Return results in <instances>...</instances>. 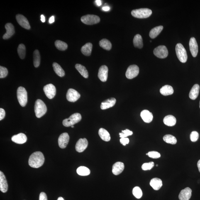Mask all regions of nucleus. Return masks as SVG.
Wrapping results in <instances>:
<instances>
[{
	"instance_id": "f257e3e1",
	"label": "nucleus",
	"mask_w": 200,
	"mask_h": 200,
	"mask_svg": "<svg viewBox=\"0 0 200 200\" xmlns=\"http://www.w3.org/2000/svg\"><path fill=\"white\" fill-rule=\"evenodd\" d=\"M45 161L43 154L40 152H36L32 154L29 159V165L35 168L41 167Z\"/></svg>"
},
{
	"instance_id": "f03ea898",
	"label": "nucleus",
	"mask_w": 200,
	"mask_h": 200,
	"mask_svg": "<svg viewBox=\"0 0 200 200\" xmlns=\"http://www.w3.org/2000/svg\"><path fill=\"white\" fill-rule=\"evenodd\" d=\"M35 112L37 118H40L45 115L47 112L46 105L40 99L37 100L35 105Z\"/></svg>"
},
{
	"instance_id": "7ed1b4c3",
	"label": "nucleus",
	"mask_w": 200,
	"mask_h": 200,
	"mask_svg": "<svg viewBox=\"0 0 200 200\" xmlns=\"http://www.w3.org/2000/svg\"><path fill=\"white\" fill-rule=\"evenodd\" d=\"M152 14V11L148 8L133 10L131 12V14L135 18L143 19L149 17Z\"/></svg>"
},
{
	"instance_id": "20e7f679",
	"label": "nucleus",
	"mask_w": 200,
	"mask_h": 200,
	"mask_svg": "<svg viewBox=\"0 0 200 200\" xmlns=\"http://www.w3.org/2000/svg\"><path fill=\"white\" fill-rule=\"evenodd\" d=\"M17 95L20 105L22 107L26 106L28 102V95L25 88L22 86L19 87L17 91Z\"/></svg>"
},
{
	"instance_id": "39448f33",
	"label": "nucleus",
	"mask_w": 200,
	"mask_h": 200,
	"mask_svg": "<svg viewBox=\"0 0 200 200\" xmlns=\"http://www.w3.org/2000/svg\"><path fill=\"white\" fill-rule=\"evenodd\" d=\"M176 54L180 61L182 63H185L187 61L188 56L185 49L182 44L178 43L175 48Z\"/></svg>"
},
{
	"instance_id": "423d86ee",
	"label": "nucleus",
	"mask_w": 200,
	"mask_h": 200,
	"mask_svg": "<svg viewBox=\"0 0 200 200\" xmlns=\"http://www.w3.org/2000/svg\"><path fill=\"white\" fill-rule=\"evenodd\" d=\"M82 119V116L79 113H75L72 114L68 118L66 119L63 121V125L65 127L72 126L78 123Z\"/></svg>"
},
{
	"instance_id": "0eeeda50",
	"label": "nucleus",
	"mask_w": 200,
	"mask_h": 200,
	"mask_svg": "<svg viewBox=\"0 0 200 200\" xmlns=\"http://www.w3.org/2000/svg\"><path fill=\"white\" fill-rule=\"evenodd\" d=\"M81 21L86 25H92L99 23L100 18L99 16L94 15H87L82 17Z\"/></svg>"
},
{
	"instance_id": "6e6552de",
	"label": "nucleus",
	"mask_w": 200,
	"mask_h": 200,
	"mask_svg": "<svg viewBox=\"0 0 200 200\" xmlns=\"http://www.w3.org/2000/svg\"><path fill=\"white\" fill-rule=\"evenodd\" d=\"M153 53L156 57L158 58L164 59L167 57L168 51L165 46L160 45L154 49Z\"/></svg>"
},
{
	"instance_id": "1a4fd4ad",
	"label": "nucleus",
	"mask_w": 200,
	"mask_h": 200,
	"mask_svg": "<svg viewBox=\"0 0 200 200\" xmlns=\"http://www.w3.org/2000/svg\"><path fill=\"white\" fill-rule=\"evenodd\" d=\"M140 69L138 66L133 65L128 67L126 72V76L128 79H133L136 77L139 73Z\"/></svg>"
},
{
	"instance_id": "9d476101",
	"label": "nucleus",
	"mask_w": 200,
	"mask_h": 200,
	"mask_svg": "<svg viewBox=\"0 0 200 200\" xmlns=\"http://www.w3.org/2000/svg\"><path fill=\"white\" fill-rule=\"evenodd\" d=\"M43 91L46 95L50 99H52L55 97L56 94L55 86L52 84H49L43 88Z\"/></svg>"
},
{
	"instance_id": "9b49d317",
	"label": "nucleus",
	"mask_w": 200,
	"mask_h": 200,
	"mask_svg": "<svg viewBox=\"0 0 200 200\" xmlns=\"http://www.w3.org/2000/svg\"><path fill=\"white\" fill-rule=\"evenodd\" d=\"M81 97L79 93L73 89H69L67 94V99L70 102H74L78 101Z\"/></svg>"
},
{
	"instance_id": "f8f14e48",
	"label": "nucleus",
	"mask_w": 200,
	"mask_h": 200,
	"mask_svg": "<svg viewBox=\"0 0 200 200\" xmlns=\"http://www.w3.org/2000/svg\"><path fill=\"white\" fill-rule=\"evenodd\" d=\"M16 18L17 21L20 26L25 29L28 30L30 29V26L29 23L27 18L23 15L19 14L17 15Z\"/></svg>"
},
{
	"instance_id": "ddd939ff",
	"label": "nucleus",
	"mask_w": 200,
	"mask_h": 200,
	"mask_svg": "<svg viewBox=\"0 0 200 200\" xmlns=\"http://www.w3.org/2000/svg\"><path fill=\"white\" fill-rule=\"evenodd\" d=\"M88 142L86 138H81L78 140L75 146L76 150L81 153L84 152L87 148Z\"/></svg>"
},
{
	"instance_id": "4468645a",
	"label": "nucleus",
	"mask_w": 200,
	"mask_h": 200,
	"mask_svg": "<svg viewBox=\"0 0 200 200\" xmlns=\"http://www.w3.org/2000/svg\"><path fill=\"white\" fill-rule=\"evenodd\" d=\"M69 136L67 133H64L61 134L58 139V144L59 147L62 149L66 148L69 143Z\"/></svg>"
},
{
	"instance_id": "2eb2a0df",
	"label": "nucleus",
	"mask_w": 200,
	"mask_h": 200,
	"mask_svg": "<svg viewBox=\"0 0 200 200\" xmlns=\"http://www.w3.org/2000/svg\"><path fill=\"white\" fill-rule=\"evenodd\" d=\"M108 69L106 65L102 66L98 72V77L103 82H106L108 77Z\"/></svg>"
},
{
	"instance_id": "dca6fc26",
	"label": "nucleus",
	"mask_w": 200,
	"mask_h": 200,
	"mask_svg": "<svg viewBox=\"0 0 200 200\" xmlns=\"http://www.w3.org/2000/svg\"><path fill=\"white\" fill-rule=\"evenodd\" d=\"M190 50L191 55L194 57H196L197 55L198 52V47L197 42L195 38L192 37L190 39L189 42Z\"/></svg>"
},
{
	"instance_id": "f3484780",
	"label": "nucleus",
	"mask_w": 200,
	"mask_h": 200,
	"mask_svg": "<svg viewBox=\"0 0 200 200\" xmlns=\"http://www.w3.org/2000/svg\"><path fill=\"white\" fill-rule=\"evenodd\" d=\"M6 29V33L3 35V39L5 40H8L14 34L15 30L14 27L11 23H6L5 26Z\"/></svg>"
},
{
	"instance_id": "a211bd4d",
	"label": "nucleus",
	"mask_w": 200,
	"mask_h": 200,
	"mask_svg": "<svg viewBox=\"0 0 200 200\" xmlns=\"http://www.w3.org/2000/svg\"><path fill=\"white\" fill-rule=\"evenodd\" d=\"M0 190L2 192L6 193L8 190V184L5 176L0 171Z\"/></svg>"
},
{
	"instance_id": "6ab92c4d",
	"label": "nucleus",
	"mask_w": 200,
	"mask_h": 200,
	"mask_svg": "<svg viewBox=\"0 0 200 200\" xmlns=\"http://www.w3.org/2000/svg\"><path fill=\"white\" fill-rule=\"evenodd\" d=\"M192 191L189 188L187 187L182 190L179 194L180 200H189L191 198Z\"/></svg>"
},
{
	"instance_id": "aec40b11",
	"label": "nucleus",
	"mask_w": 200,
	"mask_h": 200,
	"mask_svg": "<svg viewBox=\"0 0 200 200\" xmlns=\"http://www.w3.org/2000/svg\"><path fill=\"white\" fill-rule=\"evenodd\" d=\"M12 141L15 143L22 144L25 143L27 141V137L24 134L20 133L18 135H15L12 137Z\"/></svg>"
},
{
	"instance_id": "412c9836",
	"label": "nucleus",
	"mask_w": 200,
	"mask_h": 200,
	"mask_svg": "<svg viewBox=\"0 0 200 200\" xmlns=\"http://www.w3.org/2000/svg\"><path fill=\"white\" fill-rule=\"evenodd\" d=\"M124 164L122 162H117L113 165L112 167L113 174L115 175L121 174L124 169Z\"/></svg>"
},
{
	"instance_id": "4be33fe9",
	"label": "nucleus",
	"mask_w": 200,
	"mask_h": 200,
	"mask_svg": "<svg viewBox=\"0 0 200 200\" xmlns=\"http://www.w3.org/2000/svg\"><path fill=\"white\" fill-rule=\"evenodd\" d=\"M116 102V99L112 98L105 100L101 103V108L102 109L105 110L114 106Z\"/></svg>"
},
{
	"instance_id": "5701e85b",
	"label": "nucleus",
	"mask_w": 200,
	"mask_h": 200,
	"mask_svg": "<svg viewBox=\"0 0 200 200\" xmlns=\"http://www.w3.org/2000/svg\"><path fill=\"white\" fill-rule=\"evenodd\" d=\"M140 116L144 122L147 123L151 122L153 119V116L152 113L147 110L142 111L140 113Z\"/></svg>"
},
{
	"instance_id": "b1692460",
	"label": "nucleus",
	"mask_w": 200,
	"mask_h": 200,
	"mask_svg": "<svg viewBox=\"0 0 200 200\" xmlns=\"http://www.w3.org/2000/svg\"><path fill=\"white\" fill-rule=\"evenodd\" d=\"M150 184L154 190L156 191L160 189L163 185L161 180L158 178H154L150 181Z\"/></svg>"
},
{
	"instance_id": "393cba45",
	"label": "nucleus",
	"mask_w": 200,
	"mask_h": 200,
	"mask_svg": "<svg viewBox=\"0 0 200 200\" xmlns=\"http://www.w3.org/2000/svg\"><path fill=\"white\" fill-rule=\"evenodd\" d=\"M200 86L199 84H195L191 88L189 94V97L191 99L195 100L197 98L199 94Z\"/></svg>"
},
{
	"instance_id": "a878e982",
	"label": "nucleus",
	"mask_w": 200,
	"mask_h": 200,
	"mask_svg": "<svg viewBox=\"0 0 200 200\" xmlns=\"http://www.w3.org/2000/svg\"><path fill=\"white\" fill-rule=\"evenodd\" d=\"M177 120L172 115H169L165 117L164 119V124L167 126H173L175 125Z\"/></svg>"
},
{
	"instance_id": "bb28decb",
	"label": "nucleus",
	"mask_w": 200,
	"mask_h": 200,
	"mask_svg": "<svg viewBox=\"0 0 200 200\" xmlns=\"http://www.w3.org/2000/svg\"><path fill=\"white\" fill-rule=\"evenodd\" d=\"M99 135L102 139L105 141H109L111 140V136L107 130L101 128L99 130Z\"/></svg>"
},
{
	"instance_id": "cd10ccee",
	"label": "nucleus",
	"mask_w": 200,
	"mask_h": 200,
	"mask_svg": "<svg viewBox=\"0 0 200 200\" xmlns=\"http://www.w3.org/2000/svg\"><path fill=\"white\" fill-rule=\"evenodd\" d=\"M160 94L164 96L170 95L173 94L174 89L171 86L166 85L160 89Z\"/></svg>"
},
{
	"instance_id": "c85d7f7f",
	"label": "nucleus",
	"mask_w": 200,
	"mask_h": 200,
	"mask_svg": "<svg viewBox=\"0 0 200 200\" xmlns=\"http://www.w3.org/2000/svg\"><path fill=\"white\" fill-rule=\"evenodd\" d=\"M134 46L136 47L141 49L143 47V40L142 37L140 34L136 35L133 40Z\"/></svg>"
},
{
	"instance_id": "c756f323",
	"label": "nucleus",
	"mask_w": 200,
	"mask_h": 200,
	"mask_svg": "<svg viewBox=\"0 0 200 200\" xmlns=\"http://www.w3.org/2000/svg\"><path fill=\"white\" fill-rule=\"evenodd\" d=\"M92 44L91 43H86L81 48V52L84 55L86 56L90 55L92 50Z\"/></svg>"
},
{
	"instance_id": "7c9ffc66",
	"label": "nucleus",
	"mask_w": 200,
	"mask_h": 200,
	"mask_svg": "<svg viewBox=\"0 0 200 200\" xmlns=\"http://www.w3.org/2000/svg\"><path fill=\"white\" fill-rule=\"evenodd\" d=\"M162 26H159L155 27L151 30L150 33V36L152 39H154L157 37L163 29Z\"/></svg>"
},
{
	"instance_id": "2f4dec72",
	"label": "nucleus",
	"mask_w": 200,
	"mask_h": 200,
	"mask_svg": "<svg viewBox=\"0 0 200 200\" xmlns=\"http://www.w3.org/2000/svg\"><path fill=\"white\" fill-rule=\"evenodd\" d=\"M76 69L85 78H87L88 77V72L86 69V68L84 66L79 64H76L75 65Z\"/></svg>"
},
{
	"instance_id": "473e14b6",
	"label": "nucleus",
	"mask_w": 200,
	"mask_h": 200,
	"mask_svg": "<svg viewBox=\"0 0 200 200\" xmlns=\"http://www.w3.org/2000/svg\"><path fill=\"white\" fill-rule=\"evenodd\" d=\"M53 67L56 74L59 77H64L65 75V71L61 66L57 63L54 62L53 64Z\"/></svg>"
},
{
	"instance_id": "72a5a7b5",
	"label": "nucleus",
	"mask_w": 200,
	"mask_h": 200,
	"mask_svg": "<svg viewBox=\"0 0 200 200\" xmlns=\"http://www.w3.org/2000/svg\"><path fill=\"white\" fill-rule=\"evenodd\" d=\"M100 46L104 50H109L112 48V45L111 42L107 39H104L101 40L99 42Z\"/></svg>"
},
{
	"instance_id": "f704fd0d",
	"label": "nucleus",
	"mask_w": 200,
	"mask_h": 200,
	"mask_svg": "<svg viewBox=\"0 0 200 200\" xmlns=\"http://www.w3.org/2000/svg\"><path fill=\"white\" fill-rule=\"evenodd\" d=\"M33 65L35 67H38L40 64V56L38 50H35L33 54Z\"/></svg>"
},
{
	"instance_id": "c9c22d12",
	"label": "nucleus",
	"mask_w": 200,
	"mask_h": 200,
	"mask_svg": "<svg viewBox=\"0 0 200 200\" xmlns=\"http://www.w3.org/2000/svg\"><path fill=\"white\" fill-rule=\"evenodd\" d=\"M91 171L89 169L85 167H80L77 169V173L78 174L81 176H87L90 174Z\"/></svg>"
},
{
	"instance_id": "e433bc0d",
	"label": "nucleus",
	"mask_w": 200,
	"mask_h": 200,
	"mask_svg": "<svg viewBox=\"0 0 200 200\" xmlns=\"http://www.w3.org/2000/svg\"><path fill=\"white\" fill-rule=\"evenodd\" d=\"M163 140L166 143L172 145L175 144L177 143V141L175 137L171 135H165L164 137Z\"/></svg>"
},
{
	"instance_id": "4c0bfd02",
	"label": "nucleus",
	"mask_w": 200,
	"mask_h": 200,
	"mask_svg": "<svg viewBox=\"0 0 200 200\" xmlns=\"http://www.w3.org/2000/svg\"><path fill=\"white\" fill-rule=\"evenodd\" d=\"M55 45L57 49L60 50H65L67 48V44L60 40H56Z\"/></svg>"
},
{
	"instance_id": "58836bf2",
	"label": "nucleus",
	"mask_w": 200,
	"mask_h": 200,
	"mask_svg": "<svg viewBox=\"0 0 200 200\" xmlns=\"http://www.w3.org/2000/svg\"><path fill=\"white\" fill-rule=\"evenodd\" d=\"M17 51L19 56L20 58L24 59L26 55V47L25 45L23 44H21L19 45Z\"/></svg>"
},
{
	"instance_id": "ea45409f",
	"label": "nucleus",
	"mask_w": 200,
	"mask_h": 200,
	"mask_svg": "<svg viewBox=\"0 0 200 200\" xmlns=\"http://www.w3.org/2000/svg\"><path fill=\"white\" fill-rule=\"evenodd\" d=\"M133 193L134 196L137 199H140L142 197L143 195L142 190L138 186H136L134 188Z\"/></svg>"
},
{
	"instance_id": "a19ab883",
	"label": "nucleus",
	"mask_w": 200,
	"mask_h": 200,
	"mask_svg": "<svg viewBox=\"0 0 200 200\" xmlns=\"http://www.w3.org/2000/svg\"><path fill=\"white\" fill-rule=\"evenodd\" d=\"M154 163L153 162L146 163L142 166V170L144 171L150 170L154 167Z\"/></svg>"
},
{
	"instance_id": "79ce46f5",
	"label": "nucleus",
	"mask_w": 200,
	"mask_h": 200,
	"mask_svg": "<svg viewBox=\"0 0 200 200\" xmlns=\"http://www.w3.org/2000/svg\"><path fill=\"white\" fill-rule=\"evenodd\" d=\"M122 133H120L119 135L121 138H127V137L133 134V132L129 130L126 129L125 130H122Z\"/></svg>"
},
{
	"instance_id": "37998d69",
	"label": "nucleus",
	"mask_w": 200,
	"mask_h": 200,
	"mask_svg": "<svg viewBox=\"0 0 200 200\" xmlns=\"http://www.w3.org/2000/svg\"><path fill=\"white\" fill-rule=\"evenodd\" d=\"M8 74V71L6 67H0V78H5Z\"/></svg>"
},
{
	"instance_id": "c03bdc74",
	"label": "nucleus",
	"mask_w": 200,
	"mask_h": 200,
	"mask_svg": "<svg viewBox=\"0 0 200 200\" xmlns=\"http://www.w3.org/2000/svg\"><path fill=\"white\" fill-rule=\"evenodd\" d=\"M147 155L150 158L157 159L160 157V154L159 152L156 151H150L147 153Z\"/></svg>"
},
{
	"instance_id": "a18cd8bd",
	"label": "nucleus",
	"mask_w": 200,
	"mask_h": 200,
	"mask_svg": "<svg viewBox=\"0 0 200 200\" xmlns=\"http://www.w3.org/2000/svg\"><path fill=\"white\" fill-rule=\"evenodd\" d=\"M199 137V133L197 132L193 131L191 132L190 135V139L191 141L193 142L197 141Z\"/></svg>"
},
{
	"instance_id": "49530a36",
	"label": "nucleus",
	"mask_w": 200,
	"mask_h": 200,
	"mask_svg": "<svg viewBox=\"0 0 200 200\" xmlns=\"http://www.w3.org/2000/svg\"><path fill=\"white\" fill-rule=\"evenodd\" d=\"M120 141L123 146H125L129 143V140L127 138H121L120 139Z\"/></svg>"
},
{
	"instance_id": "de8ad7c7",
	"label": "nucleus",
	"mask_w": 200,
	"mask_h": 200,
	"mask_svg": "<svg viewBox=\"0 0 200 200\" xmlns=\"http://www.w3.org/2000/svg\"><path fill=\"white\" fill-rule=\"evenodd\" d=\"M5 116V112L2 108H0V121L4 118Z\"/></svg>"
},
{
	"instance_id": "09e8293b",
	"label": "nucleus",
	"mask_w": 200,
	"mask_h": 200,
	"mask_svg": "<svg viewBox=\"0 0 200 200\" xmlns=\"http://www.w3.org/2000/svg\"><path fill=\"white\" fill-rule=\"evenodd\" d=\"M39 200H47V195L45 192H42L40 193Z\"/></svg>"
},
{
	"instance_id": "8fccbe9b",
	"label": "nucleus",
	"mask_w": 200,
	"mask_h": 200,
	"mask_svg": "<svg viewBox=\"0 0 200 200\" xmlns=\"http://www.w3.org/2000/svg\"><path fill=\"white\" fill-rule=\"evenodd\" d=\"M55 22V17L53 16L50 17L49 19V22L50 24L53 23Z\"/></svg>"
},
{
	"instance_id": "3c124183",
	"label": "nucleus",
	"mask_w": 200,
	"mask_h": 200,
	"mask_svg": "<svg viewBox=\"0 0 200 200\" xmlns=\"http://www.w3.org/2000/svg\"><path fill=\"white\" fill-rule=\"evenodd\" d=\"M95 2L96 5H97L98 6H101V5L102 2L101 0H96Z\"/></svg>"
},
{
	"instance_id": "603ef678",
	"label": "nucleus",
	"mask_w": 200,
	"mask_h": 200,
	"mask_svg": "<svg viewBox=\"0 0 200 200\" xmlns=\"http://www.w3.org/2000/svg\"><path fill=\"white\" fill-rule=\"evenodd\" d=\"M41 19H40V20H41V21L42 22L44 23L45 22V17L43 15H41Z\"/></svg>"
},
{
	"instance_id": "864d4df0",
	"label": "nucleus",
	"mask_w": 200,
	"mask_h": 200,
	"mask_svg": "<svg viewBox=\"0 0 200 200\" xmlns=\"http://www.w3.org/2000/svg\"><path fill=\"white\" fill-rule=\"evenodd\" d=\"M102 9L105 11H109L110 10V8L108 6H105L102 8Z\"/></svg>"
},
{
	"instance_id": "5fc2aeb1",
	"label": "nucleus",
	"mask_w": 200,
	"mask_h": 200,
	"mask_svg": "<svg viewBox=\"0 0 200 200\" xmlns=\"http://www.w3.org/2000/svg\"><path fill=\"white\" fill-rule=\"evenodd\" d=\"M197 166H198V169H199V172H200V160L198 161V162Z\"/></svg>"
},
{
	"instance_id": "6e6d98bb",
	"label": "nucleus",
	"mask_w": 200,
	"mask_h": 200,
	"mask_svg": "<svg viewBox=\"0 0 200 200\" xmlns=\"http://www.w3.org/2000/svg\"><path fill=\"white\" fill-rule=\"evenodd\" d=\"M57 200H65L64 199V198L62 197H59L57 199Z\"/></svg>"
},
{
	"instance_id": "4d7b16f0",
	"label": "nucleus",
	"mask_w": 200,
	"mask_h": 200,
	"mask_svg": "<svg viewBox=\"0 0 200 200\" xmlns=\"http://www.w3.org/2000/svg\"><path fill=\"white\" fill-rule=\"evenodd\" d=\"M71 128H74V125H72V126H71Z\"/></svg>"
},
{
	"instance_id": "13d9d810",
	"label": "nucleus",
	"mask_w": 200,
	"mask_h": 200,
	"mask_svg": "<svg viewBox=\"0 0 200 200\" xmlns=\"http://www.w3.org/2000/svg\"><path fill=\"white\" fill-rule=\"evenodd\" d=\"M156 166H157V167H158V165H156Z\"/></svg>"
},
{
	"instance_id": "bf43d9fd",
	"label": "nucleus",
	"mask_w": 200,
	"mask_h": 200,
	"mask_svg": "<svg viewBox=\"0 0 200 200\" xmlns=\"http://www.w3.org/2000/svg\"><path fill=\"white\" fill-rule=\"evenodd\" d=\"M199 107L200 108V103H199Z\"/></svg>"
},
{
	"instance_id": "052dcab7",
	"label": "nucleus",
	"mask_w": 200,
	"mask_h": 200,
	"mask_svg": "<svg viewBox=\"0 0 200 200\" xmlns=\"http://www.w3.org/2000/svg\"><path fill=\"white\" fill-rule=\"evenodd\" d=\"M146 155H147V154H146Z\"/></svg>"
}]
</instances>
